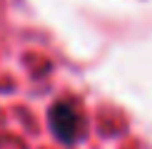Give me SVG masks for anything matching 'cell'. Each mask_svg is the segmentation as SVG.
<instances>
[{"instance_id": "6da1fadb", "label": "cell", "mask_w": 152, "mask_h": 149, "mask_svg": "<svg viewBox=\"0 0 152 149\" xmlns=\"http://www.w3.org/2000/svg\"><path fill=\"white\" fill-rule=\"evenodd\" d=\"M48 124L62 144H72L80 132V114L70 102H55L48 112Z\"/></svg>"}]
</instances>
